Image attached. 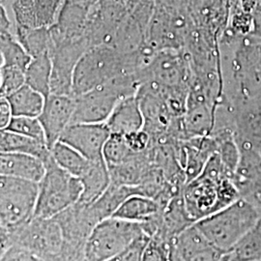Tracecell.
Here are the masks:
<instances>
[{"mask_svg":"<svg viewBox=\"0 0 261 261\" xmlns=\"http://www.w3.org/2000/svg\"><path fill=\"white\" fill-rule=\"evenodd\" d=\"M53 60L50 54H44L32 57L24 70L25 84L45 96L50 94Z\"/></svg>","mask_w":261,"mask_h":261,"instance_id":"obj_20","label":"cell"},{"mask_svg":"<svg viewBox=\"0 0 261 261\" xmlns=\"http://www.w3.org/2000/svg\"><path fill=\"white\" fill-rule=\"evenodd\" d=\"M0 229H1V225H0Z\"/></svg>","mask_w":261,"mask_h":261,"instance_id":"obj_38","label":"cell"},{"mask_svg":"<svg viewBox=\"0 0 261 261\" xmlns=\"http://www.w3.org/2000/svg\"><path fill=\"white\" fill-rule=\"evenodd\" d=\"M149 234H143L138 238L135 242L132 243L130 246L125 249L123 252L118 253L117 255L113 256L111 259L107 261H141L143 252L145 250V247L149 242Z\"/></svg>","mask_w":261,"mask_h":261,"instance_id":"obj_29","label":"cell"},{"mask_svg":"<svg viewBox=\"0 0 261 261\" xmlns=\"http://www.w3.org/2000/svg\"><path fill=\"white\" fill-rule=\"evenodd\" d=\"M169 243L158 235H153L145 247L141 261H168Z\"/></svg>","mask_w":261,"mask_h":261,"instance_id":"obj_28","label":"cell"},{"mask_svg":"<svg viewBox=\"0 0 261 261\" xmlns=\"http://www.w3.org/2000/svg\"><path fill=\"white\" fill-rule=\"evenodd\" d=\"M46 171L41 159L21 153L0 151V175L39 183Z\"/></svg>","mask_w":261,"mask_h":261,"instance_id":"obj_14","label":"cell"},{"mask_svg":"<svg viewBox=\"0 0 261 261\" xmlns=\"http://www.w3.org/2000/svg\"><path fill=\"white\" fill-rule=\"evenodd\" d=\"M0 55L3 59L2 65L16 66L23 71L32 59L21 44L7 32L0 33Z\"/></svg>","mask_w":261,"mask_h":261,"instance_id":"obj_25","label":"cell"},{"mask_svg":"<svg viewBox=\"0 0 261 261\" xmlns=\"http://www.w3.org/2000/svg\"><path fill=\"white\" fill-rule=\"evenodd\" d=\"M6 129L47 144L45 132L38 117L13 116Z\"/></svg>","mask_w":261,"mask_h":261,"instance_id":"obj_26","label":"cell"},{"mask_svg":"<svg viewBox=\"0 0 261 261\" xmlns=\"http://www.w3.org/2000/svg\"><path fill=\"white\" fill-rule=\"evenodd\" d=\"M133 54H123L110 45L89 47L81 58L73 74V96L91 91L122 74H137L138 65Z\"/></svg>","mask_w":261,"mask_h":261,"instance_id":"obj_2","label":"cell"},{"mask_svg":"<svg viewBox=\"0 0 261 261\" xmlns=\"http://www.w3.org/2000/svg\"><path fill=\"white\" fill-rule=\"evenodd\" d=\"M110 136L111 130L106 123H72L59 140L93 161L103 158V145Z\"/></svg>","mask_w":261,"mask_h":261,"instance_id":"obj_10","label":"cell"},{"mask_svg":"<svg viewBox=\"0 0 261 261\" xmlns=\"http://www.w3.org/2000/svg\"><path fill=\"white\" fill-rule=\"evenodd\" d=\"M255 261H261V259H259V260H255Z\"/></svg>","mask_w":261,"mask_h":261,"instance_id":"obj_37","label":"cell"},{"mask_svg":"<svg viewBox=\"0 0 261 261\" xmlns=\"http://www.w3.org/2000/svg\"><path fill=\"white\" fill-rule=\"evenodd\" d=\"M13 117L7 97L0 95V130L6 129Z\"/></svg>","mask_w":261,"mask_h":261,"instance_id":"obj_31","label":"cell"},{"mask_svg":"<svg viewBox=\"0 0 261 261\" xmlns=\"http://www.w3.org/2000/svg\"><path fill=\"white\" fill-rule=\"evenodd\" d=\"M81 261H86V260H85V259H84H84H83V260H81Z\"/></svg>","mask_w":261,"mask_h":261,"instance_id":"obj_36","label":"cell"},{"mask_svg":"<svg viewBox=\"0 0 261 261\" xmlns=\"http://www.w3.org/2000/svg\"><path fill=\"white\" fill-rule=\"evenodd\" d=\"M260 216L258 209L240 197L195 224L215 246L227 253L252 229Z\"/></svg>","mask_w":261,"mask_h":261,"instance_id":"obj_3","label":"cell"},{"mask_svg":"<svg viewBox=\"0 0 261 261\" xmlns=\"http://www.w3.org/2000/svg\"><path fill=\"white\" fill-rule=\"evenodd\" d=\"M111 134L129 135L144 128V117L137 95L122 99L106 122Z\"/></svg>","mask_w":261,"mask_h":261,"instance_id":"obj_15","label":"cell"},{"mask_svg":"<svg viewBox=\"0 0 261 261\" xmlns=\"http://www.w3.org/2000/svg\"><path fill=\"white\" fill-rule=\"evenodd\" d=\"M146 233L149 234L143 224L115 217L106 218L95 224L88 235L84 244V259L109 260Z\"/></svg>","mask_w":261,"mask_h":261,"instance_id":"obj_5","label":"cell"},{"mask_svg":"<svg viewBox=\"0 0 261 261\" xmlns=\"http://www.w3.org/2000/svg\"><path fill=\"white\" fill-rule=\"evenodd\" d=\"M13 245L27 249L44 261H81L84 251L69 242L57 216L33 217L28 224L9 232Z\"/></svg>","mask_w":261,"mask_h":261,"instance_id":"obj_1","label":"cell"},{"mask_svg":"<svg viewBox=\"0 0 261 261\" xmlns=\"http://www.w3.org/2000/svg\"><path fill=\"white\" fill-rule=\"evenodd\" d=\"M161 212L162 205L156 198L142 194H135L127 197L112 217L143 224L158 218Z\"/></svg>","mask_w":261,"mask_h":261,"instance_id":"obj_17","label":"cell"},{"mask_svg":"<svg viewBox=\"0 0 261 261\" xmlns=\"http://www.w3.org/2000/svg\"><path fill=\"white\" fill-rule=\"evenodd\" d=\"M89 47L86 39L65 42L56 46L51 56L50 94L73 96L72 86L75 65Z\"/></svg>","mask_w":261,"mask_h":261,"instance_id":"obj_9","label":"cell"},{"mask_svg":"<svg viewBox=\"0 0 261 261\" xmlns=\"http://www.w3.org/2000/svg\"><path fill=\"white\" fill-rule=\"evenodd\" d=\"M75 107V97L73 96L49 94L46 97L38 119L45 132L48 149L59 140L62 133L71 124Z\"/></svg>","mask_w":261,"mask_h":261,"instance_id":"obj_11","label":"cell"},{"mask_svg":"<svg viewBox=\"0 0 261 261\" xmlns=\"http://www.w3.org/2000/svg\"><path fill=\"white\" fill-rule=\"evenodd\" d=\"M221 261H229V259H228V255H227V253L224 255V258H223V259H222Z\"/></svg>","mask_w":261,"mask_h":261,"instance_id":"obj_34","label":"cell"},{"mask_svg":"<svg viewBox=\"0 0 261 261\" xmlns=\"http://www.w3.org/2000/svg\"><path fill=\"white\" fill-rule=\"evenodd\" d=\"M50 155L58 167L75 177H80L89 164V160L79 151L60 140L50 148Z\"/></svg>","mask_w":261,"mask_h":261,"instance_id":"obj_22","label":"cell"},{"mask_svg":"<svg viewBox=\"0 0 261 261\" xmlns=\"http://www.w3.org/2000/svg\"><path fill=\"white\" fill-rule=\"evenodd\" d=\"M182 196L187 212L194 223L224 209L241 197L233 178L217 181L201 173L187 182Z\"/></svg>","mask_w":261,"mask_h":261,"instance_id":"obj_6","label":"cell"},{"mask_svg":"<svg viewBox=\"0 0 261 261\" xmlns=\"http://www.w3.org/2000/svg\"><path fill=\"white\" fill-rule=\"evenodd\" d=\"M1 83L0 95L8 97L25 84L24 71L16 66L2 65L0 67Z\"/></svg>","mask_w":261,"mask_h":261,"instance_id":"obj_27","label":"cell"},{"mask_svg":"<svg viewBox=\"0 0 261 261\" xmlns=\"http://www.w3.org/2000/svg\"><path fill=\"white\" fill-rule=\"evenodd\" d=\"M13 116L38 117L45 103V96L39 93L28 84L7 97Z\"/></svg>","mask_w":261,"mask_h":261,"instance_id":"obj_19","label":"cell"},{"mask_svg":"<svg viewBox=\"0 0 261 261\" xmlns=\"http://www.w3.org/2000/svg\"><path fill=\"white\" fill-rule=\"evenodd\" d=\"M140 84L152 83L166 88H188L192 79L190 59L184 49L157 51L138 73Z\"/></svg>","mask_w":261,"mask_h":261,"instance_id":"obj_8","label":"cell"},{"mask_svg":"<svg viewBox=\"0 0 261 261\" xmlns=\"http://www.w3.org/2000/svg\"><path fill=\"white\" fill-rule=\"evenodd\" d=\"M168 261H183L176 251L174 245L172 244V241H170L169 243V259Z\"/></svg>","mask_w":261,"mask_h":261,"instance_id":"obj_33","label":"cell"},{"mask_svg":"<svg viewBox=\"0 0 261 261\" xmlns=\"http://www.w3.org/2000/svg\"><path fill=\"white\" fill-rule=\"evenodd\" d=\"M229 261L261 259V216L252 229L227 252Z\"/></svg>","mask_w":261,"mask_h":261,"instance_id":"obj_23","label":"cell"},{"mask_svg":"<svg viewBox=\"0 0 261 261\" xmlns=\"http://www.w3.org/2000/svg\"><path fill=\"white\" fill-rule=\"evenodd\" d=\"M83 184V194L80 203L90 205L107 191L111 185V174L103 158L89 160V164L80 176Z\"/></svg>","mask_w":261,"mask_h":261,"instance_id":"obj_16","label":"cell"},{"mask_svg":"<svg viewBox=\"0 0 261 261\" xmlns=\"http://www.w3.org/2000/svg\"><path fill=\"white\" fill-rule=\"evenodd\" d=\"M140 154L135 153L123 135L111 134L103 145V158L108 167L124 164Z\"/></svg>","mask_w":261,"mask_h":261,"instance_id":"obj_24","label":"cell"},{"mask_svg":"<svg viewBox=\"0 0 261 261\" xmlns=\"http://www.w3.org/2000/svg\"><path fill=\"white\" fill-rule=\"evenodd\" d=\"M11 235L8 231L0 229V258L7 252V250L12 246Z\"/></svg>","mask_w":261,"mask_h":261,"instance_id":"obj_32","label":"cell"},{"mask_svg":"<svg viewBox=\"0 0 261 261\" xmlns=\"http://www.w3.org/2000/svg\"><path fill=\"white\" fill-rule=\"evenodd\" d=\"M0 261H44L34 253L18 245H12L5 252Z\"/></svg>","mask_w":261,"mask_h":261,"instance_id":"obj_30","label":"cell"},{"mask_svg":"<svg viewBox=\"0 0 261 261\" xmlns=\"http://www.w3.org/2000/svg\"><path fill=\"white\" fill-rule=\"evenodd\" d=\"M19 42L31 57L50 54L53 56L56 45L51 32L47 28L32 29L19 28Z\"/></svg>","mask_w":261,"mask_h":261,"instance_id":"obj_21","label":"cell"},{"mask_svg":"<svg viewBox=\"0 0 261 261\" xmlns=\"http://www.w3.org/2000/svg\"><path fill=\"white\" fill-rule=\"evenodd\" d=\"M46 171L38 183L35 218H51L75 205L83 194L80 178L58 167L51 158L45 163Z\"/></svg>","mask_w":261,"mask_h":261,"instance_id":"obj_4","label":"cell"},{"mask_svg":"<svg viewBox=\"0 0 261 261\" xmlns=\"http://www.w3.org/2000/svg\"><path fill=\"white\" fill-rule=\"evenodd\" d=\"M38 183L0 175V225L13 232L33 218Z\"/></svg>","mask_w":261,"mask_h":261,"instance_id":"obj_7","label":"cell"},{"mask_svg":"<svg viewBox=\"0 0 261 261\" xmlns=\"http://www.w3.org/2000/svg\"><path fill=\"white\" fill-rule=\"evenodd\" d=\"M171 241L183 261H221L226 254L215 246L196 224L180 231Z\"/></svg>","mask_w":261,"mask_h":261,"instance_id":"obj_12","label":"cell"},{"mask_svg":"<svg viewBox=\"0 0 261 261\" xmlns=\"http://www.w3.org/2000/svg\"><path fill=\"white\" fill-rule=\"evenodd\" d=\"M0 151L28 154L41 159L44 163L50 158V150L46 143L7 129L0 130Z\"/></svg>","mask_w":261,"mask_h":261,"instance_id":"obj_18","label":"cell"},{"mask_svg":"<svg viewBox=\"0 0 261 261\" xmlns=\"http://www.w3.org/2000/svg\"><path fill=\"white\" fill-rule=\"evenodd\" d=\"M0 83H1V73H0Z\"/></svg>","mask_w":261,"mask_h":261,"instance_id":"obj_35","label":"cell"},{"mask_svg":"<svg viewBox=\"0 0 261 261\" xmlns=\"http://www.w3.org/2000/svg\"><path fill=\"white\" fill-rule=\"evenodd\" d=\"M233 181L241 198L261 213V155L256 153L243 155L234 172Z\"/></svg>","mask_w":261,"mask_h":261,"instance_id":"obj_13","label":"cell"}]
</instances>
